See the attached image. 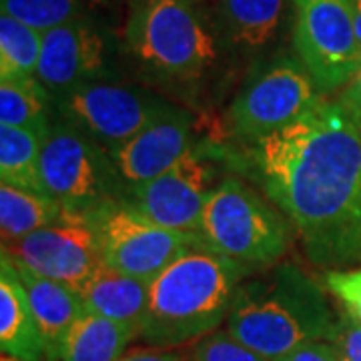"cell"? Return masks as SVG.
Masks as SVG:
<instances>
[{
  "instance_id": "1",
  "label": "cell",
  "mask_w": 361,
  "mask_h": 361,
  "mask_svg": "<svg viewBox=\"0 0 361 361\" xmlns=\"http://www.w3.org/2000/svg\"><path fill=\"white\" fill-rule=\"evenodd\" d=\"M229 167L281 209L311 265H361V121L334 99L257 142L229 147Z\"/></svg>"
},
{
  "instance_id": "2",
  "label": "cell",
  "mask_w": 361,
  "mask_h": 361,
  "mask_svg": "<svg viewBox=\"0 0 361 361\" xmlns=\"http://www.w3.org/2000/svg\"><path fill=\"white\" fill-rule=\"evenodd\" d=\"M123 44L145 85L179 104L201 103L225 56L203 0H130Z\"/></svg>"
},
{
  "instance_id": "3",
  "label": "cell",
  "mask_w": 361,
  "mask_h": 361,
  "mask_svg": "<svg viewBox=\"0 0 361 361\" xmlns=\"http://www.w3.org/2000/svg\"><path fill=\"white\" fill-rule=\"evenodd\" d=\"M337 311L323 285L295 263H277L239 285L225 329L271 361L315 341H329Z\"/></svg>"
},
{
  "instance_id": "4",
  "label": "cell",
  "mask_w": 361,
  "mask_h": 361,
  "mask_svg": "<svg viewBox=\"0 0 361 361\" xmlns=\"http://www.w3.org/2000/svg\"><path fill=\"white\" fill-rule=\"evenodd\" d=\"M249 275L205 243L187 251L151 281L139 339L157 349L193 345L227 322L235 293Z\"/></svg>"
},
{
  "instance_id": "5",
  "label": "cell",
  "mask_w": 361,
  "mask_h": 361,
  "mask_svg": "<svg viewBox=\"0 0 361 361\" xmlns=\"http://www.w3.org/2000/svg\"><path fill=\"white\" fill-rule=\"evenodd\" d=\"M197 233L211 251L233 259L251 275L281 263L295 239L281 209L233 173L209 197Z\"/></svg>"
},
{
  "instance_id": "6",
  "label": "cell",
  "mask_w": 361,
  "mask_h": 361,
  "mask_svg": "<svg viewBox=\"0 0 361 361\" xmlns=\"http://www.w3.org/2000/svg\"><path fill=\"white\" fill-rule=\"evenodd\" d=\"M40 179L44 193L63 209L90 217L127 199L109 151L59 118L42 141Z\"/></svg>"
},
{
  "instance_id": "7",
  "label": "cell",
  "mask_w": 361,
  "mask_h": 361,
  "mask_svg": "<svg viewBox=\"0 0 361 361\" xmlns=\"http://www.w3.org/2000/svg\"><path fill=\"white\" fill-rule=\"evenodd\" d=\"M323 94L295 54H277L259 63L225 111V135L245 147L291 125Z\"/></svg>"
},
{
  "instance_id": "8",
  "label": "cell",
  "mask_w": 361,
  "mask_h": 361,
  "mask_svg": "<svg viewBox=\"0 0 361 361\" xmlns=\"http://www.w3.org/2000/svg\"><path fill=\"white\" fill-rule=\"evenodd\" d=\"M179 103L147 85L118 78L89 80L54 99V118L75 127L106 151L133 139Z\"/></svg>"
},
{
  "instance_id": "9",
  "label": "cell",
  "mask_w": 361,
  "mask_h": 361,
  "mask_svg": "<svg viewBox=\"0 0 361 361\" xmlns=\"http://www.w3.org/2000/svg\"><path fill=\"white\" fill-rule=\"evenodd\" d=\"M225 167L227 142L201 139L163 175L129 191L125 205L167 229L197 233L209 197L225 179Z\"/></svg>"
},
{
  "instance_id": "10",
  "label": "cell",
  "mask_w": 361,
  "mask_h": 361,
  "mask_svg": "<svg viewBox=\"0 0 361 361\" xmlns=\"http://www.w3.org/2000/svg\"><path fill=\"white\" fill-rule=\"evenodd\" d=\"M293 54L323 97L336 94L361 68L351 0H291Z\"/></svg>"
},
{
  "instance_id": "11",
  "label": "cell",
  "mask_w": 361,
  "mask_h": 361,
  "mask_svg": "<svg viewBox=\"0 0 361 361\" xmlns=\"http://www.w3.org/2000/svg\"><path fill=\"white\" fill-rule=\"evenodd\" d=\"M94 223L101 235L104 265L149 283L180 255L203 245L199 233L167 229L127 205L104 209L94 215Z\"/></svg>"
},
{
  "instance_id": "12",
  "label": "cell",
  "mask_w": 361,
  "mask_h": 361,
  "mask_svg": "<svg viewBox=\"0 0 361 361\" xmlns=\"http://www.w3.org/2000/svg\"><path fill=\"white\" fill-rule=\"evenodd\" d=\"M13 263L77 289L104 263L94 217L66 211L28 237L2 245Z\"/></svg>"
},
{
  "instance_id": "13",
  "label": "cell",
  "mask_w": 361,
  "mask_h": 361,
  "mask_svg": "<svg viewBox=\"0 0 361 361\" xmlns=\"http://www.w3.org/2000/svg\"><path fill=\"white\" fill-rule=\"evenodd\" d=\"M113 77V44L89 16L71 20L42 35L37 78L52 99L89 80Z\"/></svg>"
},
{
  "instance_id": "14",
  "label": "cell",
  "mask_w": 361,
  "mask_h": 361,
  "mask_svg": "<svg viewBox=\"0 0 361 361\" xmlns=\"http://www.w3.org/2000/svg\"><path fill=\"white\" fill-rule=\"evenodd\" d=\"M195 111L179 104L171 113L147 125L133 139L109 151L127 193L157 179L185 157L201 137Z\"/></svg>"
},
{
  "instance_id": "15",
  "label": "cell",
  "mask_w": 361,
  "mask_h": 361,
  "mask_svg": "<svg viewBox=\"0 0 361 361\" xmlns=\"http://www.w3.org/2000/svg\"><path fill=\"white\" fill-rule=\"evenodd\" d=\"M289 0H215L213 23L223 52L251 61L269 51L279 39Z\"/></svg>"
},
{
  "instance_id": "16",
  "label": "cell",
  "mask_w": 361,
  "mask_h": 361,
  "mask_svg": "<svg viewBox=\"0 0 361 361\" xmlns=\"http://www.w3.org/2000/svg\"><path fill=\"white\" fill-rule=\"evenodd\" d=\"M16 271L25 285L30 311L39 327L42 348H44V360L56 361L65 336L73 327V323L85 313V305L78 297L77 289H73L71 285L37 275L20 265H16Z\"/></svg>"
},
{
  "instance_id": "17",
  "label": "cell",
  "mask_w": 361,
  "mask_h": 361,
  "mask_svg": "<svg viewBox=\"0 0 361 361\" xmlns=\"http://www.w3.org/2000/svg\"><path fill=\"white\" fill-rule=\"evenodd\" d=\"M0 348L20 361H47L25 285L6 251L0 257Z\"/></svg>"
},
{
  "instance_id": "18",
  "label": "cell",
  "mask_w": 361,
  "mask_h": 361,
  "mask_svg": "<svg viewBox=\"0 0 361 361\" xmlns=\"http://www.w3.org/2000/svg\"><path fill=\"white\" fill-rule=\"evenodd\" d=\"M149 281L101 265L87 281L77 287L85 311L97 313L113 322L125 323L141 331L149 303Z\"/></svg>"
},
{
  "instance_id": "19",
  "label": "cell",
  "mask_w": 361,
  "mask_h": 361,
  "mask_svg": "<svg viewBox=\"0 0 361 361\" xmlns=\"http://www.w3.org/2000/svg\"><path fill=\"white\" fill-rule=\"evenodd\" d=\"M139 329L85 311L65 336L56 361H118Z\"/></svg>"
},
{
  "instance_id": "20",
  "label": "cell",
  "mask_w": 361,
  "mask_h": 361,
  "mask_svg": "<svg viewBox=\"0 0 361 361\" xmlns=\"http://www.w3.org/2000/svg\"><path fill=\"white\" fill-rule=\"evenodd\" d=\"M54 121V99L37 77L0 80V125L47 135Z\"/></svg>"
},
{
  "instance_id": "21",
  "label": "cell",
  "mask_w": 361,
  "mask_h": 361,
  "mask_svg": "<svg viewBox=\"0 0 361 361\" xmlns=\"http://www.w3.org/2000/svg\"><path fill=\"white\" fill-rule=\"evenodd\" d=\"M63 213L52 197L14 185H0V233L2 245L20 241L30 233L51 225Z\"/></svg>"
},
{
  "instance_id": "22",
  "label": "cell",
  "mask_w": 361,
  "mask_h": 361,
  "mask_svg": "<svg viewBox=\"0 0 361 361\" xmlns=\"http://www.w3.org/2000/svg\"><path fill=\"white\" fill-rule=\"evenodd\" d=\"M42 141L40 133L0 125V180L4 185L44 193L40 179Z\"/></svg>"
},
{
  "instance_id": "23",
  "label": "cell",
  "mask_w": 361,
  "mask_h": 361,
  "mask_svg": "<svg viewBox=\"0 0 361 361\" xmlns=\"http://www.w3.org/2000/svg\"><path fill=\"white\" fill-rule=\"evenodd\" d=\"M42 52V32L0 14V80L37 77Z\"/></svg>"
},
{
  "instance_id": "24",
  "label": "cell",
  "mask_w": 361,
  "mask_h": 361,
  "mask_svg": "<svg viewBox=\"0 0 361 361\" xmlns=\"http://www.w3.org/2000/svg\"><path fill=\"white\" fill-rule=\"evenodd\" d=\"M0 11L37 28L42 35L87 16L85 0H0Z\"/></svg>"
},
{
  "instance_id": "25",
  "label": "cell",
  "mask_w": 361,
  "mask_h": 361,
  "mask_svg": "<svg viewBox=\"0 0 361 361\" xmlns=\"http://www.w3.org/2000/svg\"><path fill=\"white\" fill-rule=\"evenodd\" d=\"M187 361H271L249 349L223 327L199 339L187 351Z\"/></svg>"
},
{
  "instance_id": "26",
  "label": "cell",
  "mask_w": 361,
  "mask_h": 361,
  "mask_svg": "<svg viewBox=\"0 0 361 361\" xmlns=\"http://www.w3.org/2000/svg\"><path fill=\"white\" fill-rule=\"evenodd\" d=\"M323 285L339 305L361 323V265L351 269L325 271Z\"/></svg>"
},
{
  "instance_id": "27",
  "label": "cell",
  "mask_w": 361,
  "mask_h": 361,
  "mask_svg": "<svg viewBox=\"0 0 361 361\" xmlns=\"http://www.w3.org/2000/svg\"><path fill=\"white\" fill-rule=\"evenodd\" d=\"M339 361H361V323L339 305L336 331L329 339Z\"/></svg>"
},
{
  "instance_id": "28",
  "label": "cell",
  "mask_w": 361,
  "mask_h": 361,
  "mask_svg": "<svg viewBox=\"0 0 361 361\" xmlns=\"http://www.w3.org/2000/svg\"><path fill=\"white\" fill-rule=\"evenodd\" d=\"M277 361H339V357L329 341H315L287 353Z\"/></svg>"
},
{
  "instance_id": "29",
  "label": "cell",
  "mask_w": 361,
  "mask_h": 361,
  "mask_svg": "<svg viewBox=\"0 0 361 361\" xmlns=\"http://www.w3.org/2000/svg\"><path fill=\"white\" fill-rule=\"evenodd\" d=\"M349 116H353L355 121H361V68L357 71V75L349 80L343 89L337 92V97L334 99Z\"/></svg>"
},
{
  "instance_id": "30",
  "label": "cell",
  "mask_w": 361,
  "mask_h": 361,
  "mask_svg": "<svg viewBox=\"0 0 361 361\" xmlns=\"http://www.w3.org/2000/svg\"><path fill=\"white\" fill-rule=\"evenodd\" d=\"M118 361H187V351L179 349H157V348H133Z\"/></svg>"
},
{
  "instance_id": "31",
  "label": "cell",
  "mask_w": 361,
  "mask_h": 361,
  "mask_svg": "<svg viewBox=\"0 0 361 361\" xmlns=\"http://www.w3.org/2000/svg\"><path fill=\"white\" fill-rule=\"evenodd\" d=\"M351 8H353L355 30H357V39H360V44H361V0H351Z\"/></svg>"
},
{
  "instance_id": "32",
  "label": "cell",
  "mask_w": 361,
  "mask_h": 361,
  "mask_svg": "<svg viewBox=\"0 0 361 361\" xmlns=\"http://www.w3.org/2000/svg\"><path fill=\"white\" fill-rule=\"evenodd\" d=\"M0 361H20V360H16V357H11V355L2 353V357H0Z\"/></svg>"
}]
</instances>
